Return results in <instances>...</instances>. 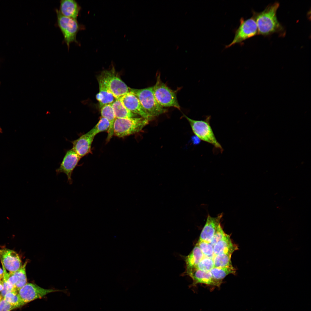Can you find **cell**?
I'll return each mask as SVG.
<instances>
[{"instance_id": "1", "label": "cell", "mask_w": 311, "mask_h": 311, "mask_svg": "<svg viewBox=\"0 0 311 311\" xmlns=\"http://www.w3.org/2000/svg\"><path fill=\"white\" fill-rule=\"evenodd\" d=\"M279 5V3L276 2L268 5L261 12H253L252 16L257 24L258 35L267 36L284 32V28L278 21L276 16Z\"/></svg>"}, {"instance_id": "2", "label": "cell", "mask_w": 311, "mask_h": 311, "mask_svg": "<svg viewBox=\"0 0 311 311\" xmlns=\"http://www.w3.org/2000/svg\"><path fill=\"white\" fill-rule=\"evenodd\" d=\"M188 121L192 130L200 140L212 145L216 148L222 152L223 149L217 140L210 124V115L206 116L203 120H196L189 118L184 115Z\"/></svg>"}, {"instance_id": "3", "label": "cell", "mask_w": 311, "mask_h": 311, "mask_svg": "<svg viewBox=\"0 0 311 311\" xmlns=\"http://www.w3.org/2000/svg\"><path fill=\"white\" fill-rule=\"evenodd\" d=\"M129 91L138 98L145 109L153 118L167 111L157 102L154 94L153 86L140 89L129 88Z\"/></svg>"}, {"instance_id": "4", "label": "cell", "mask_w": 311, "mask_h": 311, "mask_svg": "<svg viewBox=\"0 0 311 311\" xmlns=\"http://www.w3.org/2000/svg\"><path fill=\"white\" fill-rule=\"evenodd\" d=\"M149 120L142 117L115 118L113 125L114 135L123 137L141 131Z\"/></svg>"}, {"instance_id": "5", "label": "cell", "mask_w": 311, "mask_h": 311, "mask_svg": "<svg viewBox=\"0 0 311 311\" xmlns=\"http://www.w3.org/2000/svg\"><path fill=\"white\" fill-rule=\"evenodd\" d=\"M56 12L57 24L63 36L65 42L68 49L71 43L79 44L76 39L77 33L85 27L78 23L77 19L63 16L58 10H56Z\"/></svg>"}, {"instance_id": "6", "label": "cell", "mask_w": 311, "mask_h": 311, "mask_svg": "<svg viewBox=\"0 0 311 311\" xmlns=\"http://www.w3.org/2000/svg\"><path fill=\"white\" fill-rule=\"evenodd\" d=\"M157 76L156 82L153 86V88L155 97L158 103L164 108L172 107L180 110L175 91L171 89L162 81L160 74H158Z\"/></svg>"}, {"instance_id": "7", "label": "cell", "mask_w": 311, "mask_h": 311, "mask_svg": "<svg viewBox=\"0 0 311 311\" xmlns=\"http://www.w3.org/2000/svg\"><path fill=\"white\" fill-rule=\"evenodd\" d=\"M98 77L103 80L116 99L129 92V87L116 74L113 68L103 71Z\"/></svg>"}, {"instance_id": "8", "label": "cell", "mask_w": 311, "mask_h": 311, "mask_svg": "<svg viewBox=\"0 0 311 311\" xmlns=\"http://www.w3.org/2000/svg\"><path fill=\"white\" fill-rule=\"evenodd\" d=\"M257 35H258V28L253 17L252 16L245 20L241 18L239 26L235 31L233 40L229 45L225 46V48H228L236 44L241 43Z\"/></svg>"}, {"instance_id": "9", "label": "cell", "mask_w": 311, "mask_h": 311, "mask_svg": "<svg viewBox=\"0 0 311 311\" xmlns=\"http://www.w3.org/2000/svg\"><path fill=\"white\" fill-rule=\"evenodd\" d=\"M60 290L43 288L35 284L27 283L18 291V296L25 305L38 299L41 298L47 294Z\"/></svg>"}, {"instance_id": "10", "label": "cell", "mask_w": 311, "mask_h": 311, "mask_svg": "<svg viewBox=\"0 0 311 311\" xmlns=\"http://www.w3.org/2000/svg\"><path fill=\"white\" fill-rule=\"evenodd\" d=\"M185 275L189 276L192 280V283L190 286L191 287H196L198 284H202L219 287L222 282L214 279L210 271H202L195 267L185 268L182 276Z\"/></svg>"}, {"instance_id": "11", "label": "cell", "mask_w": 311, "mask_h": 311, "mask_svg": "<svg viewBox=\"0 0 311 311\" xmlns=\"http://www.w3.org/2000/svg\"><path fill=\"white\" fill-rule=\"evenodd\" d=\"M81 158L72 148L66 152L59 167L56 171L57 175L60 173L65 174L67 178V182L72 184L73 181L72 176L73 172L78 165Z\"/></svg>"}, {"instance_id": "12", "label": "cell", "mask_w": 311, "mask_h": 311, "mask_svg": "<svg viewBox=\"0 0 311 311\" xmlns=\"http://www.w3.org/2000/svg\"><path fill=\"white\" fill-rule=\"evenodd\" d=\"M0 259L2 266L10 272H15L22 266L18 254L15 251L7 248L0 249Z\"/></svg>"}, {"instance_id": "13", "label": "cell", "mask_w": 311, "mask_h": 311, "mask_svg": "<svg viewBox=\"0 0 311 311\" xmlns=\"http://www.w3.org/2000/svg\"><path fill=\"white\" fill-rule=\"evenodd\" d=\"M119 99L125 107L132 113L149 121L153 119L143 107L138 98L132 92L129 91Z\"/></svg>"}, {"instance_id": "14", "label": "cell", "mask_w": 311, "mask_h": 311, "mask_svg": "<svg viewBox=\"0 0 311 311\" xmlns=\"http://www.w3.org/2000/svg\"><path fill=\"white\" fill-rule=\"evenodd\" d=\"M94 137L88 132L77 139L71 141L73 144L72 149L81 158L91 152L92 145Z\"/></svg>"}, {"instance_id": "15", "label": "cell", "mask_w": 311, "mask_h": 311, "mask_svg": "<svg viewBox=\"0 0 311 311\" xmlns=\"http://www.w3.org/2000/svg\"><path fill=\"white\" fill-rule=\"evenodd\" d=\"M222 214L217 217H213L208 215L206 223L200 234L199 240L210 243L219 225L222 217Z\"/></svg>"}, {"instance_id": "16", "label": "cell", "mask_w": 311, "mask_h": 311, "mask_svg": "<svg viewBox=\"0 0 311 311\" xmlns=\"http://www.w3.org/2000/svg\"><path fill=\"white\" fill-rule=\"evenodd\" d=\"M80 9V7L75 0H62L58 10L64 16L77 19Z\"/></svg>"}, {"instance_id": "17", "label": "cell", "mask_w": 311, "mask_h": 311, "mask_svg": "<svg viewBox=\"0 0 311 311\" xmlns=\"http://www.w3.org/2000/svg\"><path fill=\"white\" fill-rule=\"evenodd\" d=\"M214 255L221 253L232 254L238 249L237 246L233 243L230 236L227 234L225 237L213 246Z\"/></svg>"}, {"instance_id": "18", "label": "cell", "mask_w": 311, "mask_h": 311, "mask_svg": "<svg viewBox=\"0 0 311 311\" xmlns=\"http://www.w3.org/2000/svg\"><path fill=\"white\" fill-rule=\"evenodd\" d=\"M97 80L99 92L96 94V98L99 102L100 107H101L105 105L111 104L116 99L109 91L103 80L98 77Z\"/></svg>"}, {"instance_id": "19", "label": "cell", "mask_w": 311, "mask_h": 311, "mask_svg": "<svg viewBox=\"0 0 311 311\" xmlns=\"http://www.w3.org/2000/svg\"><path fill=\"white\" fill-rule=\"evenodd\" d=\"M101 108V117L107 119L110 123L107 138V141L108 142L114 135L113 125L116 118L111 104L105 105Z\"/></svg>"}, {"instance_id": "20", "label": "cell", "mask_w": 311, "mask_h": 311, "mask_svg": "<svg viewBox=\"0 0 311 311\" xmlns=\"http://www.w3.org/2000/svg\"><path fill=\"white\" fill-rule=\"evenodd\" d=\"M204 256L202 251L196 244L191 253L184 257L185 263V268L195 267Z\"/></svg>"}, {"instance_id": "21", "label": "cell", "mask_w": 311, "mask_h": 311, "mask_svg": "<svg viewBox=\"0 0 311 311\" xmlns=\"http://www.w3.org/2000/svg\"><path fill=\"white\" fill-rule=\"evenodd\" d=\"M111 105L116 118L136 117L137 115L127 109L119 99H116Z\"/></svg>"}, {"instance_id": "22", "label": "cell", "mask_w": 311, "mask_h": 311, "mask_svg": "<svg viewBox=\"0 0 311 311\" xmlns=\"http://www.w3.org/2000/svg\"><path fill=\"white\" fill-rule=\"evenodd\" d=\"M210 272L214 279L222 282L223 279L228 275L235 274L236 269L232 264L223 267H214Z\"/></svg>"}, {"instance_id": "23", "label": "cell", "mask_w": 311, "mask_h": 311, "mask_svg": "<svg viewBox=\"0 0 311 311\" xmlns=\"http://www.w3.org/2000/svg\"><path fill=\"white\" fill-rule=\"evenodd\" d=\"M232 255L224 253L215 255L213 258L214 267H223L232 265Z\"/></svg>"}, {"instance_id": "24", "label": "cell", "mask_w": 311, "mask_h": 311, "mask_svg": "<svg viewBox=\"0 0 311 311\" xmlns=\"http://www.w3.org/2000/svg\"><path fill=\"white\" fill-rule=\"evenodd\" d=\"M28 261H25L21 267L18 270L14 272L16 276L18 281L16 285V289L18 292L20 289L27 283V277L26 272V267Z\"/></svg>"}, {"instance_id": "25", "label": "cell", "mask_w": 311, "mask_h": 311, "mask_svg": "<svg viewBox=\"0 0 311 311\" xmlns=\"http://www.w3.org/2000/svg\"><path fill=\"white\" fill-rule=\"evenodd\" d=\"M109 126V121L106 118L101 117L97 124L88 132L95 136L98 133L108 131Z\"/></svg>"}, {"instance_id": "26", "label": "cell", "mask_w": 311, "mask_h": 311, "mask_svg": "<svg viewBox=\"0 0 311 311\" xmlns=\"http://www.w3.org/2000/svg\"><path fill=\"white\" fill-rule=\"evenodd\" d=\"M3 299L7 302L13 306L20 308L24 304L20 299L16 291H13L7 293Z\"/></svg>"}, {"instance_id": "27", "label": "cell", "mask_w": 311, "mask_h": 311, "mask_svg": "<svg viewBox=\"0 0 311 311\" xmlns=\"http://www.w3.org/2000/svg\"><path fill=\"white\" fill-rule=\"evenodd\" d=\"M196 244L200 248L204 257L213 258L215 255L213 246L210 243L203 240H198Z\"/></svg>"}, {"instance_id": "28", "label": "cell", "mask_w": 311, "mask_h": 311, "mask_svg": "<svg viewBox=\"0 0 311 311\" xmlns=\"http://www.w3.org/2000/svg\"><path fill=\"white\" fill-rule=\"evenodd\" d=\"M195 267L202 271H210L214 268L213 259L204 256Z\"/></svg>"}, {"instance_id": "29", "label": "cell", "mask_w": 311, "mask_h": 311, "mask_svg": "<svg viewBox=\"0 0 311 311\" xmlns=\"http://www.w3.org/2000/svg\"><path fill=\"white\" fill-rule=\"evenodd\" d=\"M227 234L223 230L221 224H219L210 243V244L213 246L218 242L224 238Z\"/></svg>"}, {"instance_id": "30", "label": "cell", "mask_w": 311, "mask_h": 311, "mask_svg": "<svg viewBox=\"0 0 311 311\" xmlns=\"http://www.w3.org/2000/svg\"><path fill=\"white\" fill-rule=\"evenodd\" d=\"M18 308L17 307L12 305L2 299L0 302V311H10Z\"/></svg>"}, {"instance_id": "31", "label": "cell", "mask_w": 311, "mask_h": 311, "mask_svg": "<svg viewBox=\"0 0 311 311\" xmlns=\"http://www.w3.org/2000/svg\"><path fill=\"white\" fill-rule=\"evenodd\" d=\"M4 276V272L3 269L0 268V280L3 278Z\"/></svg>"}, {"instance_id": "32", "label": "cell", "mask_w": 311, "mask_h": 311, "mask_svg": "<svg viewBox=\"0 0 311 311\" xmlns=\"http://www.w3.org/2000/svg\"><path fill=\"white\" fill-rule=\"evenodd\" d=\"M3 289V281L0 280V292Z\"/></svg>"}, {"instance_id": "33", "label": "cell", "mask_w": 311, "mask_h": 311, "mask_svg": "<svg viewBox=\"0 0 311 311\" xmlns=\"http://www.w3.org/2000/svg\"><path fill=\"white\" fill-rule=\"evenodd\" d=\"M2 299V296H1V295H0V302L1 301V300Z\"/></svg>"}]
</instances>
